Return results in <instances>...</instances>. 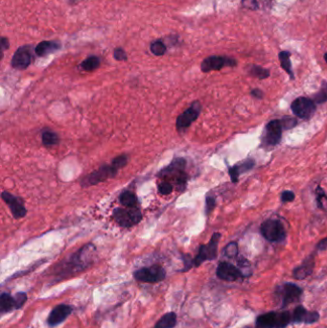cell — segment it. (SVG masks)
I'll return each mask as SVG.
<instances>
[{"label":"cell","instance_id":"1","mask_svg":"<svg viewBox=\"0 0 327 328\" xmlns=\"http://www.w3.org/2000/svg\"><path fill=\"white\" fill-rule=\"evenodd\" d=\"M291 323H294V319L290 311L266 313L256 319L257 328H285Z\"/></svg>","mask_w":327,"mask_h":328},{"label":"cell","instance_id":"2","mask_svg":"<svg viewBox=\"0 0 327 328\" xmlns=\"http://www.w3.org/2000/svg\"><path fill=\"white\" fill-rule=\"evenodd\" d=\"M186 166V160L184 158H175L167 167L162 169L159 173L160 176H172L173 181L178 186H180L181 191L184 190L187 182V175L184 171Z\"/></svg>","mask_w":327,"mask_h":328},{"label":"cell","instance_id":"3","mask_svg":"<svg viewBox=\"0 0 327 328\" xmlns=\"http://www.w3.org/2000/svg\"><path fill=\"white\" fill-rule=\"evenodd\" d=\"M221 233L215 232L208 244L200 245L199 253L196 257L193 259L194 267H199L206 261H212L218 256V245L221 239Z\"/></svg>","mask_w":327,"mask_h":328},{"label":"cell","instance_id":"4","mask_svg":"<svg viewBox=\"0 0 327 328\" xmlns=\"http://www.w3.org/2000/svg\"><path fill=\"white\" fill-rule=\"evenodd\" d=\"M260 232L266 240L270 242H281L285 240L287 236V232L284 225L276 219H268L264 221Z\"/></svg>","mask_w":327,"mask_h":328},{"label":"cell","instance_id":"5","mask_svg":"<svg viewBox=\"0 0 327 328\" xmlns=\"http://www.w3.org/2000/svg\"><path fill=\"white\" fill-rule=\"evenodd\" d=\"M113 218L115 222L121 226L130 228L141 222L142 213L137 207L131 208H118L113 210Z\"/></svg>","mask_w":327,"mask_h":328},{"label":"cell","instance_id":"6","mask_svg":"<svg viewBox=\"0 0 327 328\" xmlns=\"http://www.w3.org/2000/svg\"><path fill=\"white\" fill-rule=\"evenodd\" d=\"M118 169L116 168L112 163L111 165L105 164L100 166L99 168L91 172L90 174H88V176H85L82 180V186L84 187H88L90 185H96V184H101L105 181L109 180V179H113L114 176L117 175L118 173Z\"/></svg>","mask_w":327,"mask_h":328},{"label":"cell","instance_id":"7","mask_svg":"<svg viewBox=\"0 0 327 328\" xmlns=\"http://www.w3.org/2000/svg\"><path fill=\"white\" fill-rule=\"evenodd\" d=\"M134 277L139 282L158 283L166 277V271L160 265H153L150 267L141 268L134 272Z\"/></svg>","mask_w":327,"mask_h":328},{"label":"cell","instance_id":"8","mask_svg":"<svg viewBox=\"0 0 327 328\" xmlns=\"http://www.w3.org/2000/svg\"><path fill=\"white\" fill-rule=\"evenodd\" d=\"M35 50L36 47H34L31 44L20 46L16 50L14 56L12 58V61H11L12 66L18 70L26 69L35 60V54H36Z\"/></svg>","mask_w":327,"mask_h":328},{"label":"cell","instance_id":"9","mask_svg":"<svg viewBox=\"0 0 327 328\" xmlns=\"http://www.w3.org/2000/svg\"><path fill=\"white\" fill-rule=\"evenodd\" d=\"M291 109L295 116L298 118L308 120L312 118L317 111V104L315 101L307 97H298L293 101Z\"/></svg>","mask_w":327,"mask_h":328},{"label":"cell","instance_id":"10","mask_svg":"<svg viewBox=\"0 0 327 328\" xmlns=\"http://www.w3.org/2000/svg\"><path fill=\"white\" fill-rule=\"evenodd\" d=\"M282 125L280 119L271 120L266 125L264 129L261 143L264 147H274L279 144L282 137Z\"/></svg>","mask_w":327,"mask_h":328},{"label":"cell","instance_id":"11","mask_svg":"<svg viewBox=\"0 0 327 328\" xmlns=\"http://www.w3.org/2000/svg\"><path fill=\"white\" fill-rule=\"evenodd\" d=\"M275 292L281 299V307L284 308L299 300L303 296L304 290L294 283H284L279 286Z\"/></svg>","mask_w":327,"mask_h":328},{"label":"cell","instance_id":"12","mask_svg":"<svg viewBox=\"0 0 327 328\" xmlns=\"http://www.w3.org/2000/svg\"><path fill=\"white\" fill-rule=\"evenodd\" d=\"M26 301L27 295L22 292L16 293L15 296H11L8 293H2L0 296V312L5 314L20 309Z\"/></svg>","mask_w":327,"mask_h":328},{"label":"cell","instance_id":"13","mask_svg":"<svg viewBox=\"0 0 327 328\" xmlns=\"http://www.w3.org/2000/svg\"><path fill=\"white\" fill-rule=\"evenodd\" d=\"M237 62L236 60L225 56H210L206 58L202 64H200V69L205 73L210 72V71H217L221 70L225 66L233 67L236 66Z\"/></svg>","mask_w":327,"mask_h":328},{"label":"cell","instance_id":"14","mask_svg":"<svg viewBox=\"0 0 327 328\" xmlns=\"http://www.w3.org/2000/svg\"><path fill=\"white\" fill-rule=\"evenodd\" d=\"M200 110H202V106L199 104V102L198 101L194 102L186 111H184L182 114L178 116L175 121L177 129L181 131V130L188 128L193 122L198 119Z\"/></svg>","mask_w":327,"mask_h":328},{"label":"cell","instance_id":"15","mask_svg":"<svg viewBox=\"0 0 327 328\" xmlns=\"http://www.w3.org/2000/svg\"><path fill=\"white\" fill-rule=\"evenodd\" d=\"M216 274L218 279L227 282H234L246 276L237 267H235L230 262H224V261L220 262L218 265Z\"/></svg>","mask_w":327,"mask_h":328},{"label":"cell","instance_id":"16","mask_svg":"<svg viewBox=\"0 0 327 328\" xmlns=\"http://www.w3.org/2000/svg\"><path fill=\"white\" fill-rule=\"evenodd\" d=\"M1 198L8 206L15 219H20L26 216L27 210L24 206L23 200L21 198L14 196L8 191H3L1 194Z\"/></svg>","mask_w":327,"mask_h":328},{"label":"cell","instance_id":"17","mask_svg":"<svg viewBox=\"0 0 327 328\" xmlns=\"http://www.w3.org/2000/svg\"><path fill=\"white\" fill-rule=\"evenodd\" d=\"M73 312V307L67 304H60L57 305L55 308L48 315L47 324L49 326L53 327L64 322Z\"/></svg>","mask_w":327,"mask_h":328},{"label":"cell","instance_id":"18","mask_svg":"<svg viewBox=\"0 0 327 328\" xmlns=\"http://www.w3.org/2000/svg\"><path fill=\"white\" fill-rule=\"evenodd\" d=\"M294 323L311 324L319 320V314L316 311H308L304 306H297L293 310Z\"/></svg>","mask_w":327,"mask_h":328},{"label":"cell","instance_id":"19","mask_svg":"<svg viewBox=\"0 0 327 328\" xmlns=\"http://www.w3.org/2000/svg\"><path fill=\"white\" fill-rule=\"evenodd\" d=\"M315 268V256L312 255L305 258L304 262L294 269L293 276L296 280H304L310 276Z\"/></svg>","mask_w":327,"mask_h":328},{"label":"cell","instance_id":"20","mask_svg":"<svg viewBox=\"0 0 327 328\" xmlns=\"http://www.w3.org/2000/svg\"><path fill=\"white\" fill-rule=\"evenodd\" d=\"M256 161L253 159H247L243 160L236 165H233L232 167H229V174L232 179V182L233 184L237 183L239 181V176L241 174H244L246 172H248L249 170L255 167Z\"/></svg>","mask_w":327,"mask_h":328},{"label":"cell","instance_id":"21","mask_svg":"<svg viewBox=\"0 0 327 328\" xmlns=\"http://www.w3.org/2000/svg\"><path fill=\"white\" fill-rule=\"evenodd\" d=\"M62 47L61 43L57 40H44L40 42L36 46V55L39 57H45L56 52Z\"/></svg>","mask_w":327,"mask_h":328},{"label":"cell","instance_id":"22","mask_svg":"<svg viewBox=\"0 0 327 328\" xmlns=\"http://www.w3.org/2000/svg\"><path fill=\"white\" fill-rule=\"evenodd\" d=\"M175 325H177V314L174 312H169L160 318L154 328H174Z\"/></svg>","mask_w":327,"mask_h":328},{"label":"cell","instance_id":"23","mask_svg":"<svg viewBox=\"0 0 327 328\" xmlns=\"http://www.w3.org/2000/svg\"><path fill=\"white\" fill-rule=\"evenodd\" d=\"M119 201L124 208H136L138 205V199L135 193L131 192L129 190L124 191L120 195Z\"/></svg>","mask_w":327,"mask_h":328},{"label":"cell","instance_id":"24","mask_svg":"<svg viewBox=\"0 0 327 328\" xmlns=\"http://www.w3.org/2000/svg\"><path fill=\"white\" fill-rule=\"evenodd\" d=\"M290 57H291V53L289 51H281L279 55L281 67L286 71L288 75L291 77V79L293 80L295 78V75L292 69V63H291Z\"/></svg>","mask_w":327,"mask_h":328},{"label":"cell","instance_id":"25","mask_svg":"<svg viewBox=\"0 0 327 328\" xmlns=\"http://www.w3.org/2000/svg\"><path fill=\"white\" fill-rule=\"evenodd\" d=\"M247 72L255 77V78H257V79H260V80H264V79H267L270 77V70L267 69V68H264L262 66L260 65H256V64H251L247 67Z\"/></svg>","mask_w":327,"mask_h":328},{"label":"cell","instance_id":"26","mask_svg":"<svg viewBox=\"0 0 327 328\" xmlns=\"http://www.w3.org/2000/svg\"><path fill=\"white\" fill-rule=\"evenodd\" d=\"M100 58L97 56H90L82 62L81 68L85 71L91 72L96 70L100 66Z\"/></svg>","mask_w":327,"mask_h":328},{"label":"cell","instance_id":"27","mask_svg":"<svg viewBox=\"0 0 327 328\" xmlns=\"http://www.w3.org/2000/svg\"><path fill=\"white\" fill-rule=\"evenodd\" d=\"M42 143L46 147H51L54 145L59 144L60 142V136L57 135L56 133L51 131H45L42 133L41 136Z\"/></svg>","mask_w":327,"mask_h":328},{"label":"cell","instance_id":"28","mask_svg":"<svg viewBox=\"0 0 327 328\" xmlns=\"http://www.w3.org/2000/svg\"><path fill=\"white\" fill-rule=\"evenodd\" d=\"M150 50H151L153 55H155V56H163L167 51V47L162 40H157L153 41L151 43Z\"/></svg>","mask_w":327,"mask_h":328},{"label":"cell","instance_id":"29","mask_svg":"<svg viewBox=\"0 0 327 328\" xmlns=\"http://www.w3.org/2000/svg\"><path fill=\"white\" fill-rule=\"evenodd\" d=\"M316 195H317L318 208L327 211V195L325 191L320 186H318L316 189Z\"/></svg>","mask_w":327,"mask_h":328},{"label":"cell","instance_id":"30","mask_svg":"<svg viewBox=\"0 0 327 328\" xmlns=\"http://www.w3.org/2000/svg\"><path fill=\"white\" fill-rule=\"evenodd\" d=\"M313 100L316 104H323L327 102V82H324L321 88L313 96Z\"/></svg>","mask_w":327,"mask_h":328},{"label":"cell","instance_id":"31","mask_svg":"<svg viewBox=\"0 0 327 328\" xmlns=\"http://www.w3.org/2000/svg\"><path fill=\"white\" fill-rule=\"evenodd\" d=\"M238 244L236 242H231L223 248V255L229 258H234L238 256Z\"/></svg>","mask_w":327,"mask_h":328},{"label":"cell","instance_id":"32","mask_svg":"<svg viewBox=\"0 0 327 328\" xmlns=\"http://www.w3.org/2000/svg\"><path fill=\"white\" fill-rule=\"evenodd\" d=\"M280 122H281L283 130H290V129L294 128L297 124L296 119L294 117H291V116H284L282 119H280Z\"/></svg>","mask_w":327,"mask_h":328},{"label":"cell","instance_id":"33","mask_svg":"<svg viewBox=\"0 0 327 328\" xmlns=\"http://www.w3.org/2000/svg\"><path fill=\"white\" fill-rule=\"evenodd\" d=\"M112 163L116 168L120 170V169L123 168L124 166H126V164L128 163V157L126 155H121L119 157L113 159Z\"/></svg>","mask_w":327,"mask_h":328},{"label":"cell","instance_id":"34","mask_svg":"<svg viewBox=\"0 0 327 328\" xmlns=\"http://www.w3.org/2000/svg\"><path fill=\"white\" fill-rule=\"evenodd\" d=\"M173 190H174V187L169 182H162L159 185V192L161 195H169L173 192Z\"/></svg>","mask_w":327,"mask_h":328},{"label":"cell","instance_id":"35","mask_svg":"<svg viewBox=\"0 0 327 328\" xmlns=\"http://www.w3.org/2000/svg\"><path fill=\"white\" fill-rule=\"evenodd\" d=\"M113 57L118 62H125V61L128 60V56H127L126 51L124 49L121 48V47H117V48L114 49Z\"/></svg>","mask_w":327,"mask_h":328},{"label":"cell","instance_id":"36","mask_svg":"<svg viewBox=\"0 0 327 328\" xmlns=\"http://www.w3.org/2000/svg\"><path fill=\"white\" fill-rule=\"evenodd\" d=\"M295 199V193L290 190H286L281 193V201L282 203H291L294 201Z\"/></svg>","mask_w":327,"mask_h":328},{"label":"cell","instance_id":"37","mask_svg":"<svg viewBox=\"0 0 327 328\" xmlns=\"http://www.w3.org/2000/svg\"><path fill=\"white\" fill-rule=\"evenodd\" d=\"M215 198L208 197L207 200H206V213H207V215H209L212 212V210L215 208Z\"/></svg>","mask_w":327,"mask_h":328},{"label":"cell","instance_id":"38","mask_svg":"<svg viewBox=\"0 0 327 328\" xmlns=\"http://www.w3.org/2000/svg\"><path fill=\"white\" fill-rule=\"evenodd\" d=\"M250 94H251V96L255 97L256 99H263L264 92L259 88H254L250 91Z\"/></svg>","mask_w":327,"mask_h":328},{"label":"cell","instance_id":"39","mask_svg":"<svg viewBox=\"0 0 327 328\" xmlns=\"http://www.w3.org/2000/svg\"><path fill=\"white\" fill-rule=\"evenodd\" d=\"M317 250L318 251H323V250H326L327 249V237L326 238H323L322 240L319 241L317 245Z\"/></svg>","mask_w":327,"mask_h":328},{"label":"cell","instance_id":"40","mask_svg":"<svg viewBox=\"0 0 327 328\" xmlns=\"http://www.w3.org/2000/svg\"><path fill=\"white\" fill-rule=\"evenodd\" d=\"M0 44H1V53H3L5 50L9 48V40L6 37H2L1 40H0Z\"/></svg>","mask_w":327,"mask_h":328},{"label":"cell","instance_id":"41","mask_svg":"<svg viewBox=\"0 0 327 328\" xmlns=\"http://www.w3.org/2000/svg\"><path fill=\"white\" fill-rule=\"evenodd\" d=\"M324 60H325V62H326L327 63V53H325V54H324Z\"/></svg>","mask_w":327,"mask_h":328},{"label":"cell","instance_id":"42","mask_svg":"<svg viewBox=\"0 0 327 328\" xmlns=\"http://www.w3.org/2000/svg\"><path fill=\"white\" fill-rule=\"evenodd\" d=\"M242 1H244V2H245V1H246V0H242Z\"/></svg>","mask_w":327,"mask_h":328},{"label":"cell","instance_id":"43","mask_svg":"<svg viewBox=\"0 0 327 328\" xmlns=\"http://www.w3.org/2000/svg\"><path fill=\"white\" fill-rule=\"evenodd\" d=\"M247 328H250V327H247Z\"/></svg>","mask_w":327,"mask_h":328}]
</instances>
